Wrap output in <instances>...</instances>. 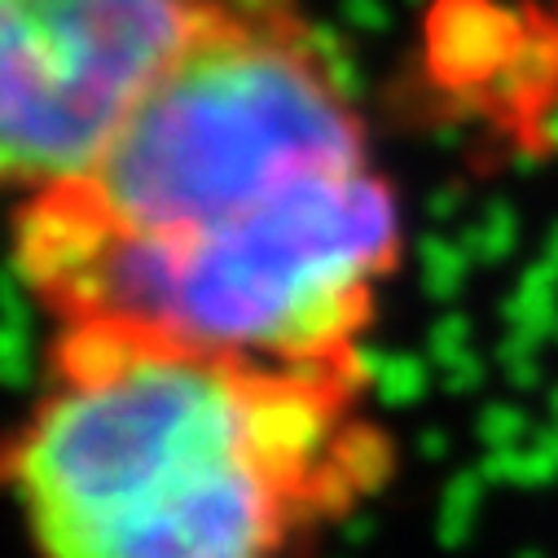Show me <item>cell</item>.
I'll return each mask as SVG.
<instances>
[{"label": "cell", "mask_w": 558, "mask_h": 558, "mask_svg": "<svg viewBox=\"0 0 558 558\" xmlns=\"http://www.w3.org/2000/svg\"><path fill=\"white\" fill-rule=\"evenodd\" d=\"M400 264L396 185L304 0H207L101 155L14 211V268L49 326L295 365H369Z\"/></svg>", "instance_id": "cell-1"}, {"label": "cell", "mask_w": 558, "mask_h": 558, "mask_svg": "<svg viewBox=\"0 0 558 558\" xmlns=\"http://www.w3.org/2000/svg\"><path fill=\"white\" fill-rule=\"evenodd\" d=\"M396 462L369 365L58 322L5 484L36 558H326Z\"/></svg>", "instance_id": "cell-2"}, {"label": "cell", "mask_w": 558, "mask_h": 558, "mask_svg": "<svg viewBox=\"0 0 558 558\" xmlns=\"http://www.w3.org/2000/svg\"><path fill=\"white\" fill-rule=\"evenodd\" d=\"M207 0H0V163L19 198L84 172Z\"/></svg>", "instance_id": "cell-3"}]
</instances>
